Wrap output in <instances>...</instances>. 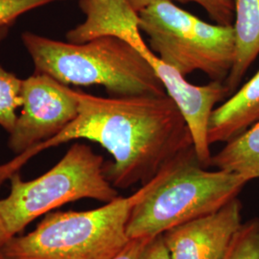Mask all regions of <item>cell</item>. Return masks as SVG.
I'll list each match as a JSON object with an SVG mask.
<instances>
[{"instance_id": "6da1fadb", "label": "cell", "mask_w": 259, "mask_h": 259, "mask_svg": "<svg viewBox=\"0 0 259 259\" xmlns=\"http://www.w3.org/2000/svg\"><path fill=\"white\" fill-rule=\"evenodd\" d=\"M78 114L52 139L0 165V185L31 157L51 147L85 139L100 144L113 158L105 173L115 188L146 184L185 150L193 147L190 132L167 95L99 97L75 91Z\"/></svg>"}, {"instance_id": "7a4b0ae2", "label": "cell", "mask_w": 259, "mask_h": 259, "mask_svg": "<svg viewBox=\"0 0 259 259\" xmlns=\"http://www.w3.org/2000/svg\"><path fill=\"white\" fill-rule=\"evenodd\" d=\"M248 183L228 171L206 170L194 147L185 150L144 184L146 191L130 215L128 237L153 238L213 212L237 198Z\"/></svg>"}, {"instance_id": "3957f363", "label": "cell", "mask_w": 259, "mask_h": 259, "mask_svg": "<svg viewBox=\"0 0 259 259\" xmlns=\"http://www.w3.org/2000/svg\"><path fill=\"white\" fill-rule=\"evenodd\" d=\"M21 39L35 72L66 85L100 84L113 96L166 94L148 62L120 38L101 37L73 44L25 32Z\"/></svg>"}, {"instance_id": "277c9868", "label": "cell", "mask_w": 259, "mask_h": 259, "mask_svg": "<svg viewBox=\"0 0 259 259\" xmlns=\"http://www.w3.org/2000/svg\"><path fill=\"white\" fill-rule=\"evenodd\" d=\"M145 191L142 185L95 209L47 214L35 231L13 237L0 251L9 259L113 258L130 241V215Z\"/></svg>"}, {"instance_id": "5b68a950", "label": "cell", "mask_w": 259, "mask_h": 259, "mask_svg": "<svg viewBox=\"0 0 259 259\" xmlns=\"http://www.w3.org/2000/svg\"><path fill=\"white\" fill-rule=\"evenodd\" d=\"M10 194L0 200V248L30 223L67 203L93 199L110 203L119 197L105 173L102 156L74 143L47 173L25 182L12 175Z\"/></svg>"}, {"instance_id": "8992f818", "label": "cell", "mask_w": 259, "mask_h": 259, "mask_svg": "<svg viewBox=\"0 0 259 259\" xmlns=\"http://www.w3.org/2000/svg\"><path fill=\"white\" fill-rule=\"evenodd\" d=\"M139 16L150 49L164 64L185 77L200 70L212 81H226L236 58L232 25L207 23L171 0H158Z\"/></svg>"}, {"instance_id": "52a82bcc", "label": "cell", "mask_w": 259, "mask_h": 259, "mask_svg": "<svg viewBox=\"0 0 259 259\" xmlns=\"http://www.w3.org/2000/svg\"><path fill=\"white\" fill-rule=\"evenodd\" d=\"M21 111L10 132L9 147L22 154L62 132L78 114L75 90L35 72L21 84Z\"/></svg>"}, {"instance_id": "ba28073f", "label": "cell", "mask_w": 259, "mask_h": 259, "mask_svg": "<svg viewBox=\"0 0 259 259\" xmlns=\"http://www.w3.org/2000/svg\"><path fill=\"white\" fill-rule=\"evenodd\" d=\"M139 52L153 67L167 95L184 117L199 162L203 166H209L212 156L208 142V124L214 106L231 96L225 83L212 81L204 85H195L176 69L164 64L150 47Z\"/></svg>"}, {"instance_id": "9c48e42d", "label": "cell", "mask_w": 259, "mask_h": 259, "mask_svg": "<svg viewBox=\"0 0 259 259\" xmlns=\"http://www.w3.org/2000/svg\"><path fill=\"white\" fill-rule=\"evenodd\" d=\"M242 224V204L234 198L221 208L162 235L172 259H223Z\"/></svg>"}, {"instance_id": "30bf717a", "label": "cell", "mask_w": 259, "mask_h": 259, "mask_svg": "<svg viewBox=\"0 0 259 259\" xmlns=\"http://www.w3.org/2000/svg\"><path fill=\"white\" fill-rule=\"evenodd\" d=\"M85 15L83 23L71 29L69 42L83 44L94 38H120L140 51L147 47L139 29V16L128 0H79Z\"/></svg>"}, {"instance_id": "8fae6325", "label": "cell", "mask_w": 259, "mask_h": 259, "mask_svg": "<svg viewBox=\"0 0 259 259\" xmlns=\"http://www.w3.org/2000/svg\"><path fill=\"white\" fill-rule=\"evenodd\" d=\"M259 122V70L237 92L214 109L208 124V142H229Z\"/></svg>"}, {"instance_id": "7c38bea8", "label": "cell", "mask_w": 259, "mask_h": 259, "mask_svg": "<svg viewBox=\"0 0 259 259\" xmlns=\"http://www.w3.org/2000/svg\"><path fill=\"white\" fill-rule=\"evenodd\" d=\"M232 26L236 58L224 82L230 95L236 92L247 70L259 55V0H235Z\"/></svg>"}, {"instance_id": "4fadbf2b", "label": "cell", "mask_w": 259, "mask_h": 259, "mask_svg": "<svg viewBox=\"0 0 259 259\" xmlns=\"http://www.w3.org/2000/svg\"><path fill=\"white\" fill-rule=\"evenodd\" d=\"M210 165L245 178L259 179V122L226 143L211 157Z\"/></svg>"}, {"instance_id": "5bb4252c", "label": "cell", "mask_w": 259, "mask_h": 259, "mask_svg": "<svg viewBox=\"0 0 259 259\" xmlns=\"http://www.w3.org/2000/svg\"><path fill=\"white\" fill-rule=\"evenodd\" d=\"M8 28L0 29V42L6 37ZM22 80L0 65V126L10 133L18 118L17 110L21 107Z\"/></svg>"}, {"instance_id": "9a60e30c", "label": "cell", "mask_w": 259, "mask_h": 259, "mask_svg": "<svg viewBox=\"0 0 259 259\" xmlns=\"http://www.w3.org/2000/svg\"><path fill=\"white\" fill-rule=\"evenodd\" d=\"M223 259H259V218L242 224Z\"/></svg>"}, {"instance_id": "2e32d148", "label": "cell", "mask_w": 259, "mask_h": 259, "mask_svg": "<svg viewBox=\"0 0 259 259\" xmlns=\"http://www.w3.org/2000/svg\"><path fill=\"white\" fill-rule=\"evenodd\" d=\"M59 0H0V29L9 28L21 15Z\"/></svg>"}, {"instance_id": "e0dca14e", "label": "cell", "mask_w": 259, "mask_h": 259, "mask_svg": "<svg viewBox=\"0 0 259 259\" xmlns=\"http://www.w3.org/2000/svg\"><path fill=\"white\" fill-rule=\"evenodd\" d=\"M202 6L217 24L231 26L234 21L235 0H185Z\"/></svg>"}, {"instance_id": "ac0fdd59", "label": "cell", "mask_w": 259, "mask_h": 259, "mask_svg": "<svg viewBox=\"0 0 259 259\" xmlns=\"http://www.w3.org/2000/svg\"><path fill=\"white\" fill-rule=\"evenodd\" d=\"M139 259H172L163 235L160 234L149 239Z\"/></svg>"}, {"instance_id": "d6986e66", "label": "cell", "mask_w": 259, "mask_h": 259, "mask_svg": "<svg viewBox=\"0 0 259 259\" xmlns=\"http://www.w3.org/2000/svg\"><path fill=\"white\" fill-rule=\"evenodd\" d=\"M149 239L147 238L130 239L128 244L113 258L111 259H139L143 248L145 247Z\"/></svg>"}, {"instance_id": "ffe728a7", "label": "cell", "mask_w": 259, "mask_h": 259, "mask_svg": "<svg viewBox=\"0 0 259 259\" xmlns=\"http://www.w3.org/2000/svg\"><path fill=\"white\" fill-rule=\"evenodd\" d=\"M128 1L131 4V6L133 7V9L135 10L137 13H139L142 10L146 9L147 7L151 6L152 4H154L155 2H157L158 0H128ZM177 1L186 3L185 0H177Z\"/></svg>"}, {"instance_id": "44dd1931", "label": "cell", "mask_w": 259, "mask_h": 259, "mask_svg": "<svg viewBox=\"0 0 259 259\" xmlns=\"http://www.w3.org/2000/svg\"><path fill=\"white\" fill-rule=\"evenodd\" d=\"M0 259H9V258H7V257H6V256H5V255H4V254H3V253H2V252H1V251H0Z\"/></svg>"}]
</instances>
